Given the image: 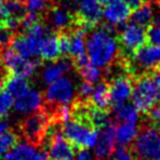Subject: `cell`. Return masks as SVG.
<instances>
[{"label":"cell","instance_id":"obj_1","mask_svg":"<svg viewBox=\"0 0 160 160\" xmlns=\"http://www.w3.org/2000/svg\"><path fill=\"white\" fill-rule=\"evenodd\" d=\"M114 27L105 25L94 30L86 41V52L89 60L99 68H107L118 54V43L114 35Z\"/></svg>","mask_w":160,"mask_h":160},{"label":"cell","instance_id":"obj_2","mask_svg":"<svg viewBox=\"0 0 160 160\" xmlns=\"http://www.w3.org/2000/svg\"><path fill=\"white\" fill-rule=\"evenodd\" d=\"M62 135L72 146L90 149L96 146L99 132L88 123L75 118L64 123Z\"/></svg>","mask_w":160,"mask_h":160},{"label":"cell","instance_id":"obj_3","mask_svg":"<svg viewBox=\"0 0 160 160\" xmlns=\"http://www.w3.org/2000/svg\"><path fill=\"white\" fill-rule=\"evenodd\" d=\"M131 98L133 100V105L138 112L147 113L160 100V93L150 76L144 75L138 77L134 83Z\"/></svg>","mask_w":160,"mask_h":160},{"label":"cell","instance_id":"obj_4","mask_svg":"<svg viewBox=\"0 0 160 160\" xmlns=\"http://www.w3.org/2000/svg\"><path fill=\"white\" fill-rule=\"evenodd\" d=\"M134 152L139 160H160V135L157 128L145 127L134 140Z\"/></svg>","mask_w":160,"mask_h":160},{"label":"cell","instance_id":"obj_5","mask_svg":"<svg viewBox=\"0 0 160 160\" xmlns=\"http://www.w3.org/2000/svg\"><path fill=\"white\" fill-rule=\"evenodd\" d=\"M49 125V116L46 112L38 111L31 113L22 121L20 131L27 142L38 145L44 139Z\"/></svg>","mask_w":160,"mask_h":160},{"label":"cell","instance_id":"obj_6","mask_svg":"<svg viewBox=\"0 0 160 160\" xmlns=\"http://www.w3.org/2000/svg\"><path fill=\"white\" fill-rule=\"evenodd\" d=\"M0 58H1L0 59L1 64L5 66L8 72L25 79L32 77L38 68V62L21 57L13 49L8 47L2 49L0 54Z\"/></svg>","mask_w":160,"mask_h":160},{"label":"cell","instance_id":"obj_7","mask_svg":"<svg viewBox=\"0 0 160 160\" xmlns=\"http://www.w3.org/2000/svg\"><path fill=\"white\" fill-rule=\"evenodd\" d=\"M76 89L70 78L62 77L49 83L45 91V99L48 104L69 105L73 102Z\"/></svg>","mask_w":160,"mask_h":160},{"label":"cell","instance_id":"obj_8","mask_svg":"<svg viewBox=\"0 0 160 160\" xmlns=\"http://www.w3.org/2000/svg\"><path fill=\"white\" fill-rule=\"evenodd\" d=\"M77 16L79 27L86 30L96 27L103 17L102 5L98 0H79L77 3Z\"/></svg>","mask_w":160,"mask_h":160},{"label":"cell","instance_id":"obj_9","mask_svg":"<svg viewBox=\"0 0 160 160\" xmlns=\"http://www.w3.org/2000/svg\"><path fill=\"white\" fill-rule=\"evenodd\" d=\"M133 67L142 70H153L160 67V47L152 44H145L132 54Z\"/></svg>","mask_w":160,"mask_h":160},{"label":"cell","instance_id":"obj_10","mask_svg":"<svg viewBox=\"0 0 160 160\" xmlns=\"http://www.w3.org/2000/svg\"><path fill=\"white\" fill-rule=\"evenodd\" d=\"M120 43L126 53L133 54L147 43V31L135 23L126 25L120 35Z\"/></svg>","mask_w":160,"mask_h":160},{"label":"cell","instance_id":"obj_11","mask_svg":"<svg viewBox=\"0 0 160 160\" xmlns=\"http://www.w3.org/2000/svg\"><path fill=\"white\" fill-rule=\"evenodd\" d=\"M104 6L103 17L112 27L124 24L132 14V8L124 0H110Z\"/></svg>","mask_w":160,"mask_h":160},{"label":"cell","instance_id":"obj_12","mask_svg":"<svg viewBox=\"0 0 160 160\" xmlns=\"http://www.w3.org/2000/svg\"><path fill=\"white\" fill-rule=\"evenodd\" d=\"M48 156L51 160H73L75 149L73 146L64 137L62 134L55 131L48 142Z\"/></svg>","mask_w":160,"mask_h":160},{"label":"cell","instance_id":"obj_13","mask_svg":"<svg viewBox=\"0 0 160 160\" xmlns=\"http://www.w3.org/2000/svg\"><path fill=\"white\" fill-rule=\"evenodd\" d=\"M133 86L132 79L126 76H118L112 80L109 87L111 104H113V108H118L127 102V100L132 97Z\"/></svg>","mask_w":160,"mask_h":160},{"label":"cell","instance_id":"obj_14","mask_svg":"<svg viewBox=\"0 0 160 160\" xmlns=\"http://www.w3.org/2000/svg\"><path fill=\"white\" fill-rule=\"evenodd\" d=\"M114 129H115V126L112 125V123L101 128L97 144L93 147L97 160H107L110 156H112L116 142Z\"/></svg>","mask_w":160,"mask_h":160},{"label":"cell","instance_id":"obj_15","mask_svg":"<svg viewBox=\"0 0 160 160\" xmlns=\"http://www.w3.org/2000/svg\"><path fill=\"white\" fill-rule=\"evenodd\" d=\"M41 42L42 40H38L29 35L28 33L20 34V35L13 36L11 42V48L21 57L32 59L33 57L38 56Z\"/></svg>","mask_w":160,"mask_h":160},{"label":"cell","instance_id":"obj_16","mask_svg":"<svg viewBox=\"0 0 160 160\" xmlns=\"http://www.w3.org/2000/svg\"><path fill=\"white\" fill-rule=\"evenodd\" d=\"M43 105V97L40 91L35 89H29L22 96L16 98L14 109L18 113L31 114L41 110Z\"/></svg>","mask_w":160,"mask_h":160},{"label":"cell","instance_id":"obj_17","mask_svg":"<svg viewBox=\"0 0 160 160\" xmlns=\"http://www.w3.org/2000/svg\"><path fill=\"white\" fill-rule=\"evenodd\" d=\"M71 68H72V64L67 59L53 60L51 64L45 66V68L43 69L42 79L46 85H49L55 80L64 77V75L69 72Z\"/></svg>","mask_w":160,"mask_h":160},{"label":"cell","instance_id":"obj_18","mask_svg":"<svg viewBox=\"0 0 160 160\" xmlns=\"http://www.w3.org/2000/svg\"><path fill=\"white\" fill-rule=\"evenodd\" d=\"M76 67H77L79 75L82 77L85 81H89L91 83L99 82L101 78L100 68L92 64L87 55L76 58Z\"/></svg>","mask_w":160,"mask_h":160},{"label":"cell","instance_id":"obj_19","mask_svg":"<svg viewBox=\"0 0 160 160\" xmlns=\"http://www.w3.org/2000/svg\"><path fill=\"white\" fill-rule=\"evenodd\" d=\"M60 48H59V41L58 35H51L48 34L42 40L40 45V53L38 56L43 60L46 62H53L59 58Z\"/></svg>","mask_w":160,"mask_h":160},{"label":"cell","instance_id":"obj_20","mask_svg":"<svg viewBox=\"0 0 160 160\" xmlns=\"http://www.w3.org/2000/svg\"><path fill=\"white\" fill-rule=\"evenodd\" d=\"M137 123L131 122H121L114 129L115 133V142L120 146L126 147L127 145L134 142L135 138L138 135Z\"/></svg>","mask_w":160,"mask_h":160},{"label":"cell","instance_id":"obj_21","mask_svg":"<svg viewBox=\"0 0 160 160\" xmlns=\"http://www.w3.org/2000/svg\"><path fill=\"white\" fill-rule=\"evenodd\" d=\"M36 152L35 145L29 142H17L12 149L5 153V160H34Z\"/></svg>","mask_w":160,"mask_h":160},{"label":"cell","instance_id":"obj_22","mask_svg":"<svg viewBox=\"0 0 160 160\" xmlns=\"http://www.w3.org/2000/svg\"><path fill=\"white\" fill-rule=\"evenodd\" d=\"M49 22L54 29L65 31L75 24V19L67 10L55 7L49 11Z\"/></svg>","mask_w":160,"mask_h":160},{"label":"cell","instance_id":"obj_23","mask_svg":"<svg viewBox=\"0 0 160 160\" xmlns=\"http://www.w3.org/2000/svg\"><path fill=\"white\" fill-rule=\"evenodd\" d=\"M92 105L100 110H107L111 105V97H110V87L107 82H98L96 87H93V92L90 98Z\"/></svg>","mask_w":160,"mask_h":160},{"label":"cell","instance_id":"obj_24","mask_svg":"<svg viewBox=\"0 0 160 160\" xmlns=\"http://www.w3.org/2000/svg\"><path fill=\"white\" fill-rule=\"evenodd\" d=\"M86 38L87 30L79 27L72 34H70V44H69V55L76 58L86 55Z\"/></svg>","mask_w":160,"mask_h":160},{"label":"cell","instance_id":"obj_25","mask_svg":"<svg viewBox=\"0 0 160 160\" xmlns=\"http://www.w3.org/2000/svg\"><path fill=\"white\" fill-rule=\"evenodd\" d=\"M5 88L14 99L18 97L22 96L23 93L30 89L29 82L25 78L19 77V76H9L8 79L6 80Z\"/></svg>","mask_w":160,"mask_h":160},{"label":"cell","instance_id":"obj_26","mask_svg":"<svg viewBox=\"0 0 160 160\" xmlns=\"http://www.w3.org/2000/svg\"><path fill=\"white\" fill-rule=\"evenodd\" d=\"M131 18L132 23H135L142 28L149 27L153 18L152 8L149 3H144V5L142 3L137 8H135V11L133 12V14H131Z\"/></svg>","mask_w":160,"mask_h":160},{"label":"cell","instance_id":"obj_27","mask_svg":"<svg viewBox=\"0 0 160 160\" xmlns=\"http://www.w3.org/2000/svg\"><path fill=\"white\" fill-rule=\"evenodd\" d=\"M1 9L3 19L7 17H17L22 19L27 13V8L24 7L22 1L19 0H1Z\"/></svg>","mask_w":160,"mask_h":160},{"label":"cell","instance_id":"obj_28","mask_svg":"<svg viewBox=\"0 0 160 160\" xmlns=\"http://www.w3.org/2000/svg\"><path fill=\"white\" fill-rule=\"evenodd\" d=\"M114 115L118 122H131L137 123L139 114L136 108L132 104H122L118 108H114Z\"/></svg>","mask_w":160,"mask_h":160},{"label":"cell","instance_id":"obj_29","mask_svg":"<svg viewBox=\"0 0 160 160\" xmlns=\"http://www.w3.org/2000/svg\"><path fill=\"white\" fill-rule=\"evenodd\" d=\"M18 142V136L11 131L0 134V155L7 153Z\"/></svg>","mask_w":160,"mask_h":160},{"label":"cell","instance_id":"obj_30","mask_svg":"<svg viewBox=\"0 0 160 160\" xmlns=\"http://www.w3.org/2000/svg\"><path fill=\"white\" fill-rule=\"evenodd\" d=\"M14 98L7 91L0 89V118H6L13 108Z\"/></svg>","mask_w":160,"mask_h":160},{"label":"cell","instance_id":"obj_31","mask_svg":"<svg viewBox=\"0 0 160 160\" xmlns=\"http://www.w3.org/2000/svg\"><path fill=\"white\" fill-rule=\"evenodd\" d=\"M40 20H41L40 13L29 11L28 13H25L24 16H23L22 19H21L20 28L22 30H24V31H28L30 28H32L33 25L40 23Z\"/></svg>","mask_w":160,"mask_h":160},{"label":"cell","instance_id":"obj_32","mask_svg":"<svg viewBox=\"0 0 160 160\" xmlns=\"http://www.w3.org/2000/svg\"><path fill=\"white\" fill-rule=\"evenodd\" d=\"M13 36V32L0 22V49H3L9 46L11 44Z\"/></svg>","mask_w":160,"mask_h":160},{"label":"cell","instance_id":"obj_33","mask_svg":"<svg viewBox=\"0 0 160 160\" xmlns=\"http://www.w3.org/2000/svg\"><path fill=\"white\" fill-rule=\"evenodd\" d=\"M147 42L160 47V24H152L147 31Z\"/></svg>","mask_w":160,"mask_h":160},{"label":"cell","instance_id":"obj_34","mask_svg":"<svg viewBox=\"0 0 160 160\" xmlns=\"http://www.w3.org/2000/svg\"><path fill=\"white\" fill-rule=\"evenodd\" d=\"M93 92V85L89 81H83V82L80 83L79 88H78V94H79L80 99L86 102V101H89L91 98V94Z\"/></svg>","mask_w":160,"mask_h":160},{"label":"cell","instance_id":"obj_35","mask_svg":"<svg viewBox=\"0 0 160 160\" xmlns=\"http://www.w3.org/2000/svg\"><path fill=\"white\" fill-rule=\"evenodd\" d=\"M71 109L69 108V105H58L57 110H56V121L57 122L65 123L68 120L71 118Z\"/></svg>","mask_w":160,"mask_h":160},{"label":"cell","instance_id":"obj_36","mask_svg":"<svg viewBox=\"0 0 160 160\" xmlns=\"http://www.w3.org/2000/svg\"><path fill=\"white\" fill-rule=\"evenodd\" d=\"M112 155H113V160H136L133 153L124 146H120L118 148L114 149Z\"/></svg>","mask_w":160,"mask_h":160},{"label":"cell","instance_id":"obj_37","mask_svg":"<svg viewBox=\"0 0 160 160\" xmlns=\"http://www.w3.org/2000/svg\"><path fill=\"white\" fill-rule=\"evenodd\" d=\"M47 1L45 0H28L27 2V10L31 12H40L44 11L45 9L47 8Z\"/></svg>","mask_w":160,"mask_h":160},{"label":"cell","instance_id":"obj_38","mask_svg":"<svg viewBox=\"0 0 160 160\" xmlns=\"http://www.w3.org/2000/svg\"><path fill=\"white\" fill-rule=\"evenodd\" d=\"M147 113H148L149 118L153 124L160 125V104H156Z\"/></svg>","mask_w":160,"mask_h":160},{"label":"cell","instance_id":"obj_39","mask_svg":"<svg viewBox=\"0 0 160 160\" xmlns=\"http://www.w3.org/2000/svg\"><path fill=\"white\" fill-rule=\"evenodd\" d=\"M76 160H92V153L89 149L80 148L77 155H75Z\"/></svg>","mask_w":160,"mask_h":160},{"label":"cell","instance_id":"obj_40","mask_svg":"<svg viewBox=\"0 0 160 160\" xmlns=\"http://www.w3.org/2000/svg\"><path fill=\"white\" fill-rule=\"evenodd\" d=\"M150 77H151V79H152L153 83H155L156 88H157L158 92L160 93V67L153 69Z\"/></svg>","mask_w":160,"mask_h":160},{"label":"cell","instance_id":"obj_41","mask_svg":"<svg viewBox=\"0 0 160 160\" xmlns=\"http://www.w3.org/2000/svg\"><path fill=\"white\" fill-rule=\"evenodd\" d=\"M10 131V124L7 120L3 118H0V134L6 133V132Z\"/></svg>","mask_w":160,"mask_h":160},{"label":"cell","instance_id":"obj_42","mask_svg":"<svg viewBox=\"0 0 160 160\" xmlns=\"http://www.w3.org/2000/svg\"><path fill=\"white\" fill-rule=\"evenodd\" d=\"M34 160H51V159H49L48 152H46L45 150H40L36 152Z\"/></svg>","mask_w":160,"mask_h":160},{"label":"cell","instance_id":"obj_43","mask_svg":"<svg viewBox=\"0 0 160 160\" xmlns=\"http://www.w3.org/2000/svg\"><path fill=\"white\" fill-rule=\"evenodd\" d=\"M124 1L129 6V7L133 8V9L137 8L138 6H140L142 3V0H124Z\"/></svg>","mask_w":160,"mask_h":160},{"label":"cell","instance_id":"obj_44","mask_svg":"<svg viewBox=\"0 0 160 160\" xmlns=\"http://www.w3.org/2000/svg\"><path fill=\"white\" fill-rule=\"evenodd\" d=\"M152 24H160V12L155 18H152Z\"/></svg>","mask_w":160,"mask_h":160},{"label":"cell","instance_id":"obj_45","mask_svg":"<svg viewBox=\"0 0 160 160\" xmlns=\"http://www.w3.org/2000/svg\"><path fill=\"white\" fill-rule=\"evenodd\" d=\"M147 2H152V1H158V0H145Z\"/></svg>","mask_w":160,"mask_h":160},{"label":"cell","instance_id":"obj_46","mask_svg":"<svg viewBox=\"0 0 160 160\" xmlns=\"http://www.w3.org/2000/svg\"><path fill=\"white\" fill-rule=\"evenodd\" d=\"M19 1H22V2H23V1H25V0H19Z\"/></svg>","mask_w":160,"mask_h":160},{"label":"cell","instance_id":"obj_47","mask_svg":"<svg viewBox=\"0 0 160 160\" xmlns=\"http://www.w3.org/2000/svg\"><path fill=\"white\" fill-rule=\"evenodd\" d=\"M45 1H47V2H48V1H49V0H45Z\"/></svg>","mask_w":160,"mask_h":160},{"label":"cell","instance_id":"obj_48","mask_svg":"<svg viewBox=\"0 0 160 160\" xmlns=\"http://www.w3.org/2000/svg\"><path fill=\"white\" fill-rule=\"evenodd\" d=\"M159 135H160V132H159Z\"/></svg>","mask_w":160,"mask_h":160}]
</instances>
